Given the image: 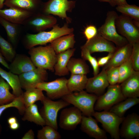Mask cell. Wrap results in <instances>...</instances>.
Here are the masks:
<instances>
[{"mask_svg":"<svg viewBox=\"0 0 139 139\" xmlns=\"http://www.w3.org/2000/svg\"><path fill=\"white\" fill-rule=\"evenodd\" d=\"M34 132L32 129L29 130L27 132L22 138V139H34Z\"/></svg>","mask_w":139,"mask_h":139,"instance_id":"obj_43","label":"cell"},{"mask_svg":"<svg viewBox=\"0 0 139 139\" xmlns=\"http://www.w3.org/2000/svg\"><path fill=\"white\" fill-rule=\"evenodd\" d=\"M67 80L66 78L63 77L50 82L44 81L38 84L36 88L45 91L48 98L55 100L70 93L67 86Z\"/></svg>","mask_w":139,"mask_h":139,"instance_id":"obj_10","label":"cell"},{"mask_svg":"<svg viewBox=\"0 0 139 139\" xmlns=\"http://www.w3.org/2000/svg\"><path fill=\"white\" fill-rule=\"evenodd\" d=\"M99 1L102 2H106L108 3L112 7L116 6L115 0H98Z\"/></svg>","mask_w":139,"mask_h":139,"instance_id":"obj_47","label":"cell"},{"mask_svg":"<svg viewBox=\"0 0 139 139\" xmlns=\"http://www.w3.org/2000/svg\"><path fill=\"white\" fill-rule=\"evenodd\" d=\"M57 22V19L52 15L40 12L32 15L23 25L32 31L39 32L52 28Z\"/></svg>","mask_w":139,"mask_h":139,"instance_id":"obj_11","label":"cell"},{"mask_svg":"<svg viewBox=\"0 0 139 139\" xmlns=\"http://www.w3.org/2000/svg\"><path fill=\"white\" fill-rule=\"evenodd\" d=\"M80 129L90 137L95 139H107L106 132L99 126L97 120L92 116L83 115Z\"/></svg>","mask_w":139,"mask_h":139,"instance_id":"obj_17","label":"cell"},{"mask_svg":"<svg viewBox=\"0 0 139 139\" xmlns=\"http://www.w3.org/2000/svg\"><path fill=\"white\" fill-rule=\"evenodd\" d=\"M76 4V1L74 0H49L43 3L41 12L58 16L68 24L71 22L72 19L67 16L66 12H72Z\"/></svg>","mask_w":139,"mask_h":139,"instance_id":"obj_5","label":"cell"},{"mask_svg":"<svg viewBox=\"0 0 139 139\" xmlns=\"http://www.w3.org/2000/svg\"><path fill=\"white\" fill-rule=\"evenodd\" d=\"M117 31L133 45L139 42V23L123 15L118 16L115 21Z\"/></svg>","mask_w":139,"mask_h":139,"instance_id":"obj_8","label":"cell"},{"mask_svg":"<svg viewBox=\"0 0 139 139\" xmlns=\"http://www.w3.org/2000/svg\"><path fill=\"white\" fill-rule=\"evenodd\" d=\"M118 15L115 11H109L104 23L98 29V33L108 41L114 43L117 47L128 43L126 39L118 32L115 21Z\"/></svg>","mask_w":139,"mask_h":139,"instance_id":"obj_4","label":"cell"},{"mask_svg":"<svg viewBox=\"0 0 139 139\" xmlns=\"http://www.w3.org/2000/svg\"><path fill=\"white\" fill-rule=\"evenodd\" d=\"M36 68L30 57L20 54L16 55L9 65L8 70L13 73L19 75Z\"/></svg>","mask_w":139,"mask_h":139,"instance_id":"obj_20","label":"cell"},{"mask_svg":"<svg viewBox=\"0 0 139 139\" xmlns=\"http://www.w3.org/2000/svg\"><path fill=\"white\" fill-rule=\"evenodd\" d=\"M88 78L86 75L71 74L67 79V86L70 93L80 92L85 89Z\"/></svg>","mask_w":139,"mask_h":139,"instance_id":"obj_27","label":"cell"},{"mask_svg":"<svg viewBox=\"0 0 139 139\" xmlns=\"http://www.w3.org/2000/svg\"><path fill=\"white\" fill-rule=\"evenodd\" d=\"M10 107H15L19 110L20 114H23L25 109L22 95L16 97L12 101L9 103L0 105V117L3 112L6 109Z\"/></svg>","mask_w":139,"mask_h":139,"instance_id":"obj_37","label":"cell"},{"mask_svg":"<svg viewBox=\"0 0 139 139\" xmlns=\"http://www.w3.org/2000/svg\"><path fill=\"white\" fill-rule=\"evenodd\" d=\"M134 70L131 57L119 67V79L118 84L121 83L128 77Z\"/></svg>","mask_w":139,"mask_h":139,"instance_id":"obj_36","label":"cell"},{"mask_svg":"<svg viewBox=\"0 0 139 139\" xmlns=\"http://www.w3.org/2000/svg\"><path fill=\"white\" fill-rule=\"evenodd\" d=\"M42 3L41 0H5L4 5L34 14L41 12Z\"/></svg>","mask_w":139,"mask_h":139,"instance_id":"obj_22","label":"cell"},{"mask_svg":"<svg viewBox=\"0 0 139 139\" xmlns=\"http://www.w3.org/2000/svg\"><path fill=\"white\" fill-rule=\"evenodd\" d=\"M0 50L4 57L7 61L11 62L16 54L14 48L8 41L0 34Z\"/></svg>","mask_w":139,"mask_h":139,"instance_id":"obj_34","label":"cell"},{"mask_svg":"<svg viewBox=\"0 0 139 139\" xmlns=\"http://www.w3.org/2000/svg\"><path fill=\"white\" fill-rule=\"evenodd\" d=\"M11 87L0 76V105L11 102L16 97L10 92Z\"/></svg>","mask_w":139,"mask_h":139,"instance_id":"obj_33","label":"cell"},{"mask_svg":"<svg viewBox=\"0 0 139 139\" xmlns=\"http://www.w3.org/2000/svg\"><path fill=\"white\" fill-rule=\"evenodd\" d=\"M52 127L47 125L38 131L37 137L38 139H59L60 133Z\"/></svg>","mask_w":139,"mask_h":139,"instance_id":"obj_35","label":"cell"},{"mask_svg":"<svg viewBox=\"0 0 139 139\" xmlns=\"http://www.w3.org/2000/svg\"><path fill=\"white\" fill-rule=\"evenodd\" d=\"M33 14L16 8L10 7L0 9V17L10 22L23 25L27 20Z\"/></svg>","mask_w":139,"mask_h":139,"instance_id":"obj_21","label":"cell"},{"mask_svg":"<svg viewBox=\"0 0 139 139\" xmlns=\"http://www.w3.org/2000/svg\"><path fill=\"white\" fill-rule=\"evenodd\" d=\"M81 47L87 49L91 54L103 52L113 53L117 48L98 33L93 38L86 41Z\"/></svg>","mask_w":139,"mask_h":139,"instance_id":"obj_15","label":"cell"},{"mask_svg":"<svg viewBox=\"0 0 139 139\" xmlns=\"http://www.w3.org/2000/svg\"><path fill=\"white\" fill-rule=\"evenodd\" d=\"M0 63L7 69H9V65L8 64L5 59L2 55L0 50Z\"/></svg>","mask_w":139,"mask_h":139,"instance_id":"obj_44","label":"cell"},{"mask_svg":"<svg viewBox=\"0 0 139 139\" xmlns=\"http://www.w3.org/2000/svg\"><path fill=\"white\" fill-rule=\"evenodd\" d=\"M22 97L25 107L34 103L36 101H41L45 96L42 91L36 88L26 90L23 93Z\"/></svg>","mask_w":139,"mask_h":139,"instance_id":"obj_31","label":"cell"},{"mask_svg":"<svg viewBox=\"0 0 139 139\" xmlns=\"http://www.w3.org/2000/svg\"><path fill=\"white\" fill-rule=\"evenodd\" d=\"M67 67L71 74L86 75L90 72L88 66L83 59L71 57Z\"/></svg>","mask_w":139,"mask_h":139,"instance_id":"obj_29","label":"cell"},{"mask_svg":"<svg viewBox=\"0 0 139 139\" xmlns=\"http://www.w3.org/2000/svg\"><path fill=\"white\" fill-rule=\"evenodd\" d=\"M131 58L134 70L139 71V42L132 45Z\"/></svg>","mask_w":139,"mask_h":139,"instance_id":"obj_40","label":"cell"},{"mask_svg":"<svg viewBox=\"0 0 139 139\" xmlns=\"http://www.w3.org/2000/svg\"><path fill=\"white\" fill-rule=\"evenodd\" d=\"M116 5H121L127 4L126 0H115Z\"/></svg>","mask_w":139,"mask_h":139,"instance_id":"obj_46","label":"cell"},{"mask_svg":"<svg viewBox=\"0 0 139 139\" xmlns=\"http://www.w3.org/2000/svg\"><path fill=\"white\" fill-rule=\"evenodd\" d=\"M0 24L6 31L8 41L14 48L18 44L20 35L21 25L9 22L0 17Z\"/></svg>","mask_w":139,"mask_h":139,"instance_id":"obj_25","label":"cell"},{"mask_svg":"<svg viewBox=\"0 0 139 139\" xmlns=\"http://www.w3.org/2000/svg\"><path fill=\"white\" fill-rule=\"evenodd\" d=\"M19 76L22 88L27 90L35 88L38 84L46 81L48 73L46 70L37 67Z\"/></svg>","mask_w":139,"mask_h":139,"instance_id":"obj_13","label":"cell"},{"mask_svg":"<svg viewBox=\"0 0 139 139\" xmlns=\"http://www.w3.org/2000/svg\"><path fill=\"white\" fill-rule=\"evenodd\" d=\"M30 58L36 67L54 72L56 54L51 46L33 47L29 49Z\"/></svg>","mask_w":139,"mask_h":139,"instance_id":"obj_3","label":"cell"},{"mask_svg":"<svg viewBox=\"0 0 139 139\" xmlns=\"http://www.w3.org/2000/svg\"><path fill=\"white\" fill-rule=\"evenodd\" d=\"M113 54L109 53L107 56L99 58L97 61L99 67L103 66L106 65L112 57Z\"/></svg>","mask_w":139,"mask_h":139,"instance_id":"obj_42","label":"cell"},{"mask_svg":"<svg viewBox=\"0 0 139 139\" xmlns=\"http://www.w3.org/2000/svg\"><path fill=\"white\" fill-rule=\"evenodd\" d=\"M41 101L43 106L40 112L45 121L46 125L50 126L57 130V118L58 111L70 104L62 99L54 101L45 96Z\"/></svg>","mask_w":139,"mask_h":139,"instance_id":"obj_6","label":"cell"},{"mask_svg":"<svg viewBox=\"0 0 139 139\" xmlns=\"http://www.w3.org/2000/svg\"><path fill=\"white\" fill-rule=\"evenodd\" d=\"M98 33V29L95 26L92 25L87 26L83 32V34L87 40L86 41L93 38Z\"/></svg>","mask_w":139,"mask_h":139,"instance_id":"obj_41","label":"cell"},{"mask_svg":"<svg viewBox=\"0 0 139 139\" xmlns=\"http://www.w3.org/2000/svg\"><path fill=\"white\" fill-rule=\"evenodd\" d=\"M98 97L95 94L88 93L83 90L70 93L61 98L78 108L83 115L92 116L95 111L94 107Z\"/></svg>","mask_w":139,"mask_h":139,"instance_id":"obj_2","label":"cell"},{"mask_svg":"<svg viewBox=\"0 0 139 139\" xmlns=\"http://www.w3.org/2000/svg\"><path fill=\"white\" fill-rule=\"evenodd\" d=\"M19 126V124L18 121L9 125L10 128L11 129L14 130L17 129Z\"/></svg>","mask_w":139,"mask_h":139,"instance_id":"obj_45","label":"cell"},{"mask_svg":"<svg viewBox=\"0 0 139 139\" xmlns=\"http://www.w3.org/2000/svg\"><path fill=\"white\" fill-rule=\"evenodd\" d=\"M119 131L120 136L126 139L139 138V116L133 113L124 117Z\"/></svg>","mask_w":139,"mask_h":139,"instance_id":"obj_14","label":"cell"},{"mask_svg":"<svg viewBox=\"0 0 139 139\" xmlns=\"http://www.w3.org/2000/svg\"><path fill=\"white\" fill-rule=\"evenodd\" d=\"M81 56L82 59L89 62L92 67L94 75H97L99 73V67L97 60L91 55V54L87 49L81 47Z\"/></svg>","mask_w":139,"mask_h":139,"instance_id":"obj_38","label":"cell"},{"mask_svg":"<svg viewBox=\"0 0 139 139\" xmlns=\"http://www.w3.org/2000/svg\"><path fill=\"white\" fill-rule=\"evenodd\" d=\"M119 67H111L106 70L107 78L110 85H114L118 83L119 79Z\"/></svg>","mask_w":139,"mask_h":139,"instance_id":"obj_39","label":"cell"},{"mask_svg":"<svg viewBox=\"0 0 139 139\" xmlns=\"http://www.w3.org/2000/svg\"><path fill=\"white\" fill-rule=\"evenodd\" d=\"M52 28L49 31H40L36 34L27 33L23 39L25 47L29 49L37 45H45L59 37L73 33L74 31L67 23L62 27L57 24Z\"/></svg>","mask_w":139,"mask_h":139,"instance_id":"obj_1","label":"cell"},{"mask_svg":"<svg viewBox=\"0 0 139 139\" xmlns=\"http://www.w3.org/2000/svg\"><path fill=\"white\" fill-rule=\"evenodd\" d=\"M139 103L138 98H126L113 106L109 109V111L120 117H123L128 110Z\"/></svg>","mask_w":139,"mask_h":139,"instance_id":"obj_30","label":"cell"},{"mask_svg":"<svg viewBox=\"0 0 139 139\" xmlns=\"http://www.w3.org/2000/svg\"><path fill=\"white\" fill-rule=\"evenodd\" d=\"M109 85L106 70L102 69L100 73L93 77L88 78L85 89L88 92L98 97L102 95Z\"/></svg>","mask_w":139,"mask_h":139,"instance_id":"obj_16","label":"cell"},{"mask_svg":"<svg viewBox=\"0 0 139 139\" xmlns=\"http://www.w3.org/2000/svg\"><path fill=\"white\" fill-rule=\"evenodd\" d=\"M17 120L16 117H14L9 118L7 120V123L9 125L17 122Z\"/></svg>","mask_w":139,"mask_h":139,"instance_id":"obj_48","label":"cell"},{"mask_svg":"<svg viewBox=\"0 0 139 139\" xmlns=\"http://www.w3.org/2000/svg\"><path fill=\"white\" fill-rule=\"evenodd\" d=\"M82 114L81 111L74 106L63 109L60 115L59 127L65 130H74L81 124Z\"/></svg>","mask_w":139,"mask_h":139,"instance_id":"obj_12","label":"cell"},{"mask_svg":"<svg viewBox=\"0 0 139 139\" xmlns=\"http://www.w3.org/2000/svg\"><path fill=\"white\" fill-rule=\"evenodd\" d=\"M126 99L121 92L119 84L109 85L106 92L98 97L94 105V110L107 111Z\"/></svg>","mask_w":139,"mask_h":139,"instance_id":"obj_9","label":"cell"},{"mask_svg":"<svg viewBox=\"0 0 139 139\" xmlns=\"http://www.w3.org/2000/svg\"><path fill=\"white\" fill-rule=\"evenodd\" d=\"M22 118L23 120H27L43 126L46 125L45 121L40 112L38 106L34 103L25 107Z\"/></svg>","mask_w":139,"mask_h":139,"instance_id":"obj_28","label":"cell"},{"mask_svg":"<svg viewBox=\"0 0 139 139\" xmlns=\"http://www.w3.org/2000/svg\"><path fill=\"white\" fill-rule=\"evenodd\" d=\"M124 97L128 98L139 97V71L133 70L130 76L120 85Z\"/></svg>","mask_w":139,"mask_h":139,"instance_id":"obj_18","label":"cell"},{"mask_svg":"<svg viewBox=\"0 0 139 139\" xmlns=\"http://www.w3.org/2000/svg\"><path fill=\"white\" fill-rule=\"evenodd\" d=\"M0 76L9 85L13 94L16 97L21 95L23 92L19 76L10 71L7 72L0 67Z\"/></svg>","mask_w":139,"mask_h":139,"instance_id":"obj_26","label":"cell"},{"mask_svg":"<svg viewBox=\"0 0 139 139\" xmlns=\"http://www.w3.org/2000/svg\"><path fill=\"white\" fill-rule=\"evenodd\" d=\"M92 116L102 125L105 130L114 139H119V126L125 117H120L110 111H95Z\"/></svg>","mask_w":139,"mask_h":139,"instance_id":"obj_7","label":"cell"},{"mask_svg":"<svg viewBox=\"0 0 139 139\" xmlns=\"http://www.w3.org/2000/svg\"><path fill=\"white\" fill-rule=\"evenodd\" d=\"M75 50V49L73 48L56 54V61L54 67L56 75L62 76L69 74L67 65Z\"/></svg>","mask_w":139,"mask_h":139,"instance_id":"obj_23","label":"cell"},{"mask_svg":"<svg viewBox=\"0 0 139 139\" xmlns=\"http://www.w3.org/2000/svg\"><path fill=\"white\" fill-rule=\"evenodd\" d=\"M116 9L122 14L127 16L139 23V7L135 5L128 4L121 5L117 6Z\"/></svg>","mask_w":139,"mask_h":139,"instance_id":"obj_32","label":"cell"},{"mask_svg":"<svg viewBox=\"0 0 139 139\" xmlns=\"http://www.w3.org/2000/svg\"><path fill=\"white\" fill-rule=\"evenodd\" d=\"M132 50V45L129 43L117 47L111 58L103 66L102 69L106 70L111 67L119 66L130 57Z\"/></svg>","mask_w":139,"mask_h":139,"instance_id":"obj_19","label":"cell"},{"mask_svg":"<svg viewBox=\"0 0 139 139\" xmlns=\"http://www.w3.org/2000/svg\"><path fill=\"white\" fill-rule=\"evenodd\" d=\"M5 0H0V9H2L3 7L4 3Z\"/></svg>","mask_w":139,"mask_h":139,"instance_id":"obj_49","label":"cell"},{"mask_svg":"<svg viewBox=\"0 0 139 139\" xmlns=\"http://www.w3.org/2000/svg\"><path fill=\"white\" fill-rule=\"evenodd\" d=\"M75 43L73 33L59 37L50 43L56 54L74 48Z\"/></svg>","mask_w":139,"mask_h":139,"instance_id":"obj_24","label":"cell"}]
</instances>
